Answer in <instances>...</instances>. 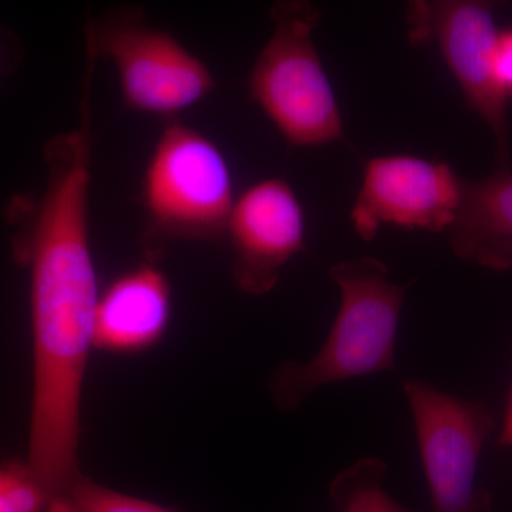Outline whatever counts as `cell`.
<instances>
[{
  "label": "cell",
  "mask_w": 512,
  "mask_h": 512,
  "mask_svg": "<svg viewBox=\"0 0 512 512\" xmlns=\"http://www.w3.org/2000/svg\"><path fill=\"white\" fill-rule=\"evenodd\" d=\"M80 126L45 148L49 177L30 234L33 400L28 467L50 494L80 477V402L99 281L90 245L92 101L80 104Z\"/></svg>",
  "instance_id": "cell-1"
},
{
  "label": "cell",
  "mask_w": 512,
  "mask_h": 512,
  "mask_svg": "<svg viewBox=\"0 0 512 512\" xmlns=\"http://www.w3.org/2000/svg\"><path fill=\"white\" fill-rule=\"evenodd\" d=\"M340 289L335 323L308 363H285L272 377V394L284 410H296L319 387L392 372L406 286L397 285L380 259L360 256L329 271Z\"/></svg>",
  "instance_id": "cell-2"
},
{
  "label": "cell",
  "mask_w": 512,
  "mask_h": 512,
  "mask_svg": "<svg viewBox=\"0 0 512 512\" xmlns=\"http://www.w3.org/2000/svg\"><path fill=\"white\" fill-rule=\"evenodd\" d=\"M274 30L256 57L248 93L292 147L343 137L338 100L315 42L320 12L312 0H274Z\"/></svg>",
  "instance_id": "cell-3"
},
{
  "label": "cell",
  "mask_w": 512,
  "mask_h": 512,
  "mask_svg": "<svg viewBox=\"0 0 512 512\" xmlns=\"http://www.w3.org/2000/svg\"><path fill=\"white\" fill-rule=\"evenodd\" d=\"M140 198L154 241H218L235 202L231 165L210 137L170 120L148 157Z\"/></svg>",
  "instance_id": "cell-4"
},
{
  "label": "cell",
  "mask_w": 512,
  "mask_h": 512,
  "mask_svg": "<svg viewBox=\"0 0 512 512\" xmlns=\"http://www.w3.org/2000/svg\"><path fill=\"white\" fill-rule=\"evenodd\" d=\"M84 36L86 53L116 67L127 109L177 120L214 92L208 64L171 33L150 25L138 6L110 9L89 20Z\"/></svg>",
  "instance_id": "cell-5"
},
{
  "label": "cell",
  "mask_w": 512,
  "mask_h": 512,
  "mask_svg": "<svg viewBox=\"0 0 512 512\" xmlns=\"http://www.w3.org/2000/svg\"><path fill=\"white\" fill-rule=\"evenodd\" d=\"M403 389L416 426L431 512H493V498L478 481L481 453L495 429L491 410L420 379L404 380Z\"/></svg>",
  "instance_id": "cell-6"
},
{
  "label": "cell",
  "mask_w": 512,
  "mask_h": 512,
  "mask_svg": "<svg viewBox=\"0 0 512 512\" xmlns=\"http://www.w3.org/2000/svg\"><path fill=\"white\" fill-rule=\"evenodd\" d=\"M500 0H409L407 37L414 46L439 49L468 106L490 127L498 168L510 167L507 103L493 76Z\"/></svg>",
  "instance_id": "cell-7"
},
{
  "label": "cell",
  "mask_w": 512,
  "mask_h": 512,
  "mask_svg": "<svg viewBox=\"0 0 512 512\" xmlns=\"http://www.w3.org/2000/svg\"><path fill=\"white\" fill-rule=\"evenodd\" d=\"M463 178L446 161L394 154L373 157L363 170L352 212L353 228L372 241L383 225L448 231L460 207Z\"/></svg>",
  "instance_id": "cell-8"
},
{
  "label": "cell",
  "mask_w": 512,
  "mask_h": 512,
  "mask_svg": "<svg viewBox=\"0 0 512 512\" xmlns=\"http://www.w3.org/2000/svg\"><path fill=\"white\" fill-rule=\"evenodd\" d=\"M225 235L234 249L238 288L252 295L271 291L285 265L305 249V214L291 184L268 178L242 191Z\"/></svg>",
  "instance_id": "cell-9"
},
{
  "label": "cell",
  "mask_w": 512,
  "mask_h": 512,
  "mask_svg": "<svg viewBox=\"0 0 512 512\" xmlns=\"http://www.w3.org/2000/svg\"><path fill=\"white\" fill-rule=\"evenodd\" d=\"M171 289L156 265L124 272L100 293L94 346L109 352H136L156 343L167 328Z\"/></svg>",
  "instance_id": "cell-10"
},
{
  "label": "cell",
  "mask_w": 512,
  "mask_h": 512,
  "mask_svg": "<svg viewBox=\"0 0 512 512\" xmlns=\"http://www.w3.org/2000/svg\"><path fill=\"white\" fill-rule=\"evenodd\" d=\"M454 254L494 271L512 268V171L497 168L464 180L460 207L448 228Z\"/></svg>",
  "instance_id": "cell-11"
},
{
  "label": "cell",
  "mask_w": 512,
  "mask_h": 512,
  "mask_svg": "<svg viewBox=\"0 0 512 512\" xmlns=\"http://www.w3.org/2000/svg\"><path fill=\"white\" fill-rule=\"evenodd\" d=\"M386 463L379 457L359 458L330 483L333 512H416L397 503L383 488Z\"/></svg>",
  "instance_id": "cell-12"
},
{
  "label": "cell",
  "mask_w": 512,
  "mask_h": 512,
  "mask_svg": "<svg viewBox=\"0 0 512 512\" xmlns=\"http://www.w3.org/2000/svg\"><path fill=\"white\" fill-rule=\"evenodd\" d=\"M49 512H175L120 494L80 476L64 493L53 497Z\"/></svg>",
  "instance_id": "cell-13"
},
{
  "label": "cell",
  "mask_w": 512,
  "mask_h": 512,
  "mask_svg": "<svg viewBox=\"0 0 512 512\" xmlns=\"http://www.w3.org/2000/svg\"><path fill=\"white\" fill-rule=\"evenodd\" d=\"M52 500L28 466H0V512H49Z\"/></svg>",
  "instance_id": "cell-14"
},
{
  "label": "cell",
  "mask_w": 512,
  "mask_h": 512,
  "mask_svg": "<svg viewBox=\"0 0 512 512\" xmlns=\"http://www.w3.org/2000/svg\"><path fill=\"white\" fill-rule=\"evenodd\" d=\"M493 76L505 99H512V29L500 32L493 57Z\"/></svg>",
  "instance_id": "cell-15"
},
{
  "label": "cell",
  "mask_w": 512,
  "mask_h": 512,
  "mask_svg": "<svg viewBox=\"0 0 512 512\" xmlns=\"http://www.w3.org/2000/svg\"><path fill=\"white\" fill-rule=\"evenodd\" d=\"M498 444L501 447H512V389L508 399L507 412H505L503 427H501Z\"/></svg>",
  "instance_id": "cell-16"
},
{
  "label": "cell",
  "mask_w": 512,
  "mask_h": 512,
  "mask_svg": "<svg viewBox=\"0 0 512 512\" xmlns=\"http://www.w3.org/2000/svg\"><path fill=\"white\" fill-rule=\"evenodd\" d=\"M3 62H5V45H3V40L0 39V70H2Z\"/></svg>",
  "instance_id": "cell-17"
}]
</instances>
